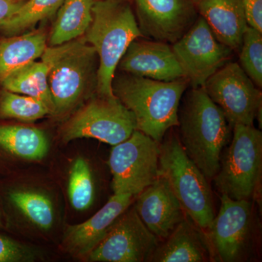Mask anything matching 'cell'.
<instances>
[{"mask_svg":"<svg viewBox=\"0 0 262 262\" xmlns=\"http://www.w3.org/2000/svg\"><path fill=\"white\" fill-rule=\"evenodd\" d=\"M178 116L183 149L206 179L213 180L220 170L223 150L230 141L232 127L202 87L188 90Z\"/></svg>","mask_w":262,"mask_h":262,"instance_id":"cell-1","label":"cell"},{"mask_svg":"<svg viewBox=\"0 0 262 262\" xmlns=\"http://www.w3.org/2000/svg\"><path fill=\"white\" fill-rule=\"evenodd\" d=\"M189 83L187 79L163 82L122 72L114 76L113 94L135 117L136 130L161 142L179 125V108Z\"/></svg>","mask_w":262,"mask_h":262,"instance_id":"cell-2","label":"cell"},{"mask_svg":"<svg viewBox=\"0 0 262 262\" xmlns=\"http://www.w3.org/2000/svg\"><path fill=\"white\" fill-rule=\"evenodd\" d=\"M92 15L84 38L94 47L98 58L96 94L115 96L112 83L117 65L131 42L144 37L130 1L98 0L93 7Z\"/></svg>","mask_w":262,"mask_h":262,"instance_id":"cell-3","label":"cell"},{"mask_svg":"<svg viewBox=\"0 0 262 262\" xmlns=\"http://www.w3.org/2000/svg\"><path fill=\"white\" fill-rule=\"evenodd\" d=\"M41 58L48 66L54 115L68 113L84 97L96 93L97 53L82 36L46 48Z\"/></svg>","mask_w":262,"mask_h":262,"instance_id":"cell-4","label":"cell"},{"mask_svg":"<svg viewBox=\"0 0 262 262\" xmlns=\"http://www.w3.org/2000/svg\"><path fill=\"white\" fill-rule=\"evenodd\" d=\"M158 166L159 176L166 179L188 218L206 232L215 215L211 187L179 136L170 134L160 143Z\"/></svg>","mask_w":262,"mask_h":262,"instance_id":"cell-5","label":"cell"},{"mask_svg":"<svg viewBox=\"0 0 262 262\" xmlns=\"http://www.w3.org/2000/svg\"><path fill=\"white\" fill-rule=\"evenodd\" d=\"M261 172V131L253 125H235L213 179L217 190L235 201H249L257 192Z\"/></svg>","mask_w":262,"mask_h":262,"instance_id":"cell-6","label":"cell"},{"mask_svg":"<svg viewBox=\"0 0 262 262\" xmlns=\"http://www.w3.org/2000/svg\"><path fill=\"white\" fill-rule=\"evenodd\" d=\"M135 130L134 114L116 96L95 94L65 124L62 139L69 142L93 138L115 146L128 139Z\"/></svg>","mask_w":262,"mask_h":262,"instance_id":"cell-7","label":"cell"},{"mask_svg":"<svg viewBox=\"0 0 262 262\" xmlns=\"http://www.w3.org/2000/svg\"><path fill=\"white\" fill-rule=\"evenodd\" d=\"M160 143L135 130L114 146L108 160L114 194L137 196L159 177Z\"/></svg>","mask_w":262,"mask_h":262,"instance_id":"cell-8","label":"cell"},{"mask_svg":"<svg viewBox=\"0 0 262 262\" xmlns=\"http://www.w3.org/2000/svg\"><path fill=\"white\" fill-rule=\"evenodd\" d=\"M202 88L221 108L232 128L237 125H253L262 107L261 89L253 83L238 63L229 61Z\"/></svg>","mask_w":262,"mask_h":262,"instance_id":"cell-9","label":"cell"},{"mask_svg":"<svg viewBox=\"0 0 262 262\" xmlns=\"http://www.w3.org/2000/svg\"><path fill=\"white\" fill-rule=\"evenodd\" d=\"M171 48L191 88L203 87L235 53L215 38L201 16Z\"/></svg>","mask_w":262,"mask_h":262,"instance_id":"cell-10","label":"cell"},{"mask_svg":"<svg viewBox=\"0 0 262 262\" xmlns=\"http://www.w3.org/2000/svg\"><path fill=\"white\" fill-rule=\"evenodd\" d=\"M159 244L160 239L133 208L117 219L104 239L86 258L89 261H149Z\"/></svg>","mask_w":262,"mask_h":262,"instance_id":"cell-11","label":"cell"},{"mask_svg":"<svg viewBox=\"0 0 262 262\" xmlns=\"http://www.w3.org/2000/svg\"><path fill=\"white\" fill-rule=\"evenodd\" d=\"M141 34L173 44L198 18L194 0H134Z\"/></svg>","mask_w":262,"mask_h":262,"instance_id":"cell-12","label":"cell"},{"mask_svg":"<svg viewBox=\"0 0 262 262\" xmlns=\"http://www.w3.org/2000/svg\"><path fill=\"white\" fill-rule=\"evenodd\" d=\"M221 206L206 231L213 258L217 261H238L249 239L251 203L235 201L221 194Z\"/></svg>","mask_w":262,"mask_h":262,"instance_id":"cell-13","label":"cell"},{"mask_svg":"<svg viewBox=\"0 0 262 262\" xmlns=\"http://www.w3.org/2000/svg\"><path fill=\"white\" fill-rule=\"evenodd\" d=\"M140 38L131 42L117 69L125 73L163 82L186 79L171 45Z\"/></svg>","mask_w":262,"mask_h":262,"instance_id":"cell-14","label":"cell"},{"mask_svg":"<svg viewBox=\"0 0 262 262\" xmlns=\"http://www.w3.org/2000/svg\"><path fill=\"white\" fill-rule=\"evenodd\" d=\"M135 208L147 228L165 239L187 217L166 179L158 177L137 196Z\"/></svg>","mask_w":262,"mask_h":262,"instance_id":"cell-15","label":"cell"},{"mask_svg":"<svg viewBox=\"0 0 262 262\" xmlns=\"http://www.w3.org/2000/svg\"><path fill=\"white\" fill-rule=\"evenodd\" d=\"M134 198L130 194H114L89 220L69 226L63 239L66 251L75 257L87 258L104 239L117 219L130 206Z\"/></svg>","mask_w":262,"mask_h":262,"instance_id":"cell-16","label":"cell"},{"mask_svg":"<svg viewBox=\"0 0 262 262\" xmlns=\"http://www.w3.org/2000/svg\"><path fill=\"white\" fill-rule=\"evenodd\" d=\"M199 16L215 38L238 53L248 27L242 0H194Z\"/></svg>","mask_w":262,"mask_h":262,"instance_id":"cell-17","label":"cell"},{"mask_svg":"<svg viewBox=\"0 0 262 262\" xmlns=\"http://www.w3.org/2000/svg\"><path fill=\"white\" fill-rule=\"evenodd\" d=\"M159 244L150 257L155 262H205L213 259L206 231L186 217Z\"/></svg>","mask_w":262,"mask_h":262,"instance_id":"cell-18","label":"cell"},{"mask_svg":"<svg viewBox=\"0 0 262 262\" xmlns=\"http://www.w3.org/2000/svg\"><path fill=\"white\" fill-rule=\"evenodd\" d=\"M47 48L42 30L0 39V83L12 72L41 58Z\"/></svg>","mask_w":262,"mask_h":262,"instance_id":"cell-19","label":"cell"},{"mask_svg":"<svg viewBox=\"0 0 262 262\" xmlns=\"http://www.w3.org/2000/svg\"><path fill=\"white\" fill-rule=\"evenodd\" d=\"M97 0H64L57 11L50 34V46L82 37L92 21V8Z\"/></svg>","mask_w":262,"mask_h":262,"instance_id":"cell-20","label":"cell"},{"mask_svg":"<svg viewBox=\"0 0 262 262\" xmlns=\"http://www.w3.org/2000/svg\"><path fill=\"white\" fill-rule=\"evenodd\" d=\"M1 84L10 92L40 100L47 105L51 115H54V103L48 84V68L45 62L27 63L10 73Z\"/></svg>","mask_w":262,"mask_h":262,"instance_id":"cell-21","label":"cell"},{"mask_svg":"<svg viewBox=\"0 0 262 262\" xmlns=\"http://www.w3.org/2000/svg\"><path fill=\"white\" fill-rule=\"evenodd\" d=\"M0 147L25 159L41 160L47 154L48 141L39 129L0 125Z\"/></svg>","mask_w":262,"mask_h":262,"instance_id":"cell-22","label":"cell"},{"mask_svg":"<svg viewBox=\"0 0 262 262\" xmlns=\"http://www.w3.org/2000/svg\"><path fill=\"white\" fill-rule=\"evenodd\" d=\"M64 0H27L13 16L0 25L9 36L23 34L36 24L57 13Z\"/></svg>","mask_w":262,"mask_h":262,"instance_id":"cell-23","label":"cell"},{"mask_svg":"<svg viewBox=\"0 0 262 262\" xmlns=\"http://www.w3.org/2000/svg\"><path fill=\"white\" fill-rule=\"evenodd\" d=\"M9 198L12 203L29 221L42 229H50L54 221L53 205L49 198L31 191H13Z\"/></svg>","mask_w":262,"mask_h":262,"instance_id":"cell-24","label":"cell"},{"mask_svg":"<svg viewBox=\"0 0 262 262\" xmlns=\"http://www.w3.org/2000/svg\"><path fill=\"white\" fill-rule=\"evenodd\" d=\"M51 114L40 100L5 91L0 98V117L32 122Z\"/></svg>","mask_w":262,"mask_h":262,"instance_id":"cell-25","label":"cell"},{"mask_svg":"<svg viewBox=\"0 0 262 262\" xmlns=\"http://www.w3.org/2000/svg\"><path fill=\"white\" fill-rule=\"evenodd\" d=\"M68 193L71 204L77 211H84L94 200V184L89 163L79 158L74 162L69 177Z\"/></svg>","mask_w":262,"mask_h":262,"instance_id":"cell-26","label":"cell"},{"mask_svg":"<svg viewBox=\"0 0 262 262\" xmlns=\"http://www.w3.org/2000/svg\"><path fill=\"white\" fill-rule=\"evenodd\" d=\"M239 65L258 89L262 88V32L248 27L243 37Z\"/></svg>","mask_w":262,"mask_h":262,"instance_id":"cell-27","label":"cell"},{"mask_svg":"<svg viewBox=\"0 0 262 262\" xmlns=\"http://www.w3.org/2000/svg\"><path fill=\"white\" fill-rule=\"evenodd\" d=\"M32 253L22 245L0 235V262L30 261Z\"/></svg>","mask_w":262,"mask_h":262,"instance_id":"cell-28","label":"cell"},{"mask_svg":"<svg viewBox=\"0 0 262 262\" xmlns=\"http://www.w3.org/2000/svg\"><path fill=\"white\" fill-rule=\"evenodd\" d=\"M249 27L262 32V0H242Z\"/></svg>","mask_w":262,"mask_h":262,"instance_id":"cell-29","label":"cell"},{"mask_svg":"<svg viewBox=\"0 0 262 262\" xmlns=\"http://www.w3.org/2000/svg\"><path fill=\"white\" fill-rule=\"evenodd\" d=\"M27 0H0V25L16 13Z\"/></svg>","mask_w":262,"mask_h":262,"instance_id":"cell-30","label":"cell"},{"mask_svg":"<svg viewBox=\"0 0 262 262\" xmlns=\"http://www.w3.org/2000/svg\"><path fill=\"white\" fill-rule=\"evenodd\" d=\"M115 1H130V0H115Z\"/></svg>","mask_w":262,"mask_h":262,"instance_id":"cell-31","label":"cell"},{"mask_svg":"<svg viewBox=\"0 0 262 262\" xmlns=\"http://www.w3.org/2000/svg\"><path fill=\"white\" fill-rule=\"evenodd\" d=\"M0 225H2V222H1V214H0Z\"/></svg>","mask_w":262,"mask_h":262,"instance_id":"cell-32","label":"cell"}]
</instances>
